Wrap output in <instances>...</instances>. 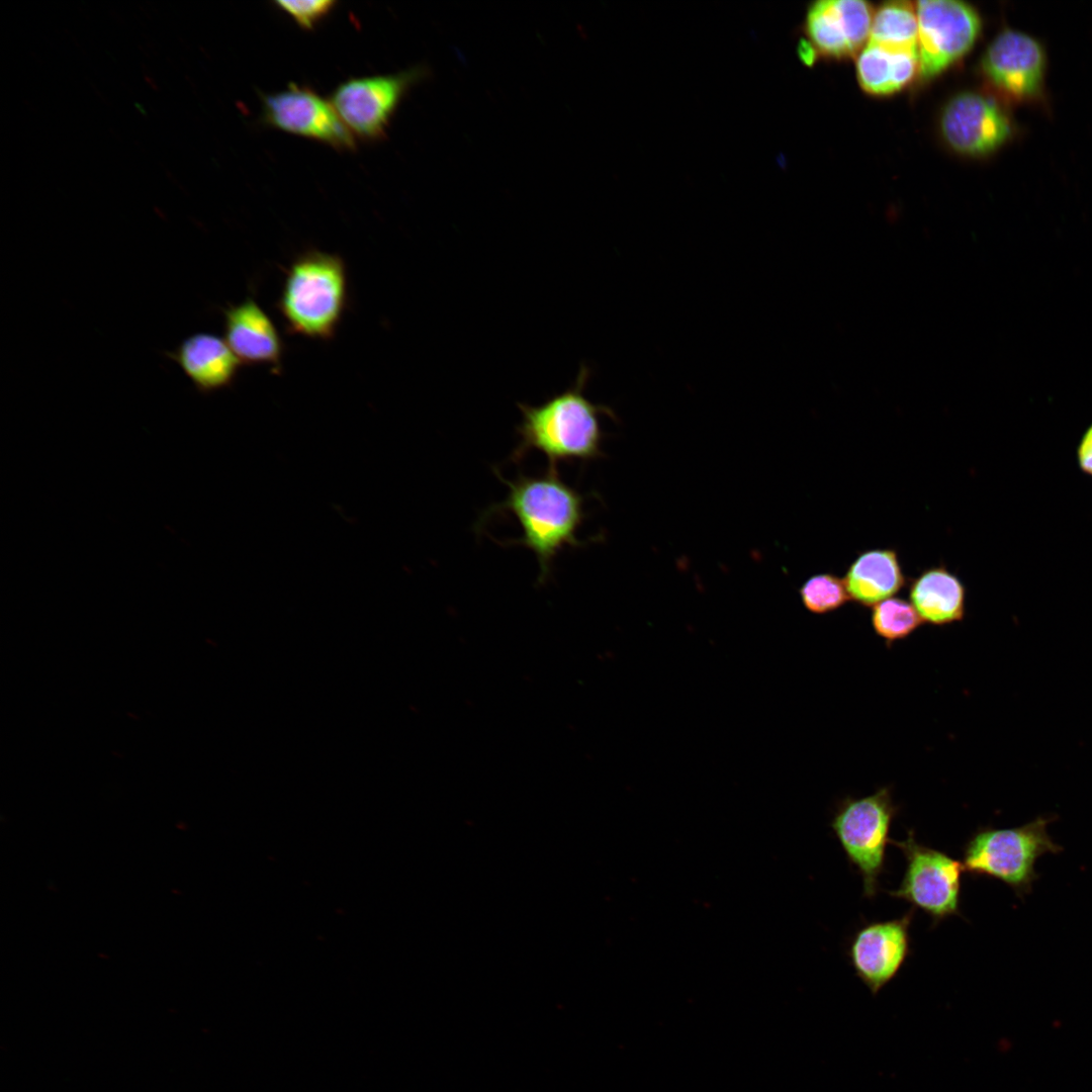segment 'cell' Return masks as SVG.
<instances>
[{
  "label": "cell",
  "mask_w": 1092,
  "mask_h": 1092,
  "mask_svg": "<svg viewBox=\"0 0 1092 1092\" xmlns=\"http://www.w3.org/2000/svg\"><path fill=\"white\" fill-rule=\"evenodd\" d=\"M494 472L509 492L502 503L489 508L482 519L505 512L517 519L522 536L512 540L511 544L523 545L535 554L540 568L538 582L544 583L560 551L584 545L577 538L585 519L584 495L567 484L557 468L548 467L538 475L520 474L515 480L505 479L496 469Z\"/></svg>",
  "instance_id": "obj_1"
},
{
  "label": "cell",
  "mask_w": 1092,
  "mask_h": 1092,
  "mask_svg": "<svg viewBox=\"0 0 1092 1092\" xmlns=\"http://www.w3.org/2000/svg\"><path fill=\"white\" fill-rule=\"evenodd\" d=\"M589 369L581 366L575 383L539 405L518 403L522 420L517 428L519 443L511 455L522 461L532 450L545 455L548 467L560 462L590 461L604 457L605 433L600 416L616 419L609 406L592 402L584 395Z\"/></svg>",
  "instance_id": "obj_2"
},
{
  "label": "cell",
  "mask_w": 1092,
  "mask_h": 1092,
  "mask_svg": "<svg viewBox=\"0 0 1092 1092\" xmlns=\"http://www.w3.org/2000/svg\"><path fill=\"white\" fill-rule=\"evenodd\" d=\"M346 305L347 271L340 256L312 250L291 263L277 302L289 333L330 340Z\"/></svg>",
  "instance_id": "obj_3"
},
{
  "label": "cell",
  "mask_w": 1092,
  "mask_h": 1092,
  "mask_svg": "<svg viewBox=\"0 0 1092 1092\" xmlns=\"http://www.w3.org/2000/svg\"><path fill=\"white\" fill-rule=\"evenodd\" d=\"M1052 821L1051 817H1038L1014 828H978L963 848L964 872L995 878L1018 896L1026 895L1037 879L1036 860L1062 850L1048 832Z\"/></svg>",
  "instance_id": "obj_4"
},
{
  "label": "cell",
  "mask_w": 1092,
  "mask_h": 1092,
  "mask_svg": "<svg viewBox=\"0 0 1092 1092\" xmlns=\"http://www.w3.org/2000/svg\"><path fill=\"white\" fill-rule=\"evenodd\" d=\"M898 812L889 787L860 797L844 798L836 807L830 826L849 863L861 876L863 895L871 899L879 890L886 867L891 826Z\"/></svg>",
  "instance_id": "obj_5"
},
{
  "label": "cell",
  "mask_w": 1092,
  "mask_h": 1092,
  "mask_svg": "<svg viewBox=\"0 0 1092 1092\" xmlns=\"http://www.w3.org/2000/svg\"><path fill=\"white\" fill-rule=\"evenodd\" d=\"M891 842L902 851L906 867L900 886L888 894L923 911L934 924L959 915L963 863L918 842L913 831Z\"/></svg>",
  "instance_id": "obj_6"
},
{
  "label": "cell",
  "mask_w": 1092,
  "mask_h": 1092,
  "mask_svg": "<svg viewBox=\"0 0 1092 1092\" xmlns=\"http://www.w3.org/2000/svg\"><path fill=\"white\" fill-rule=\"evenodd\" d=\"M421 75V69L414 68L396 74L350 78L334 89L330 101L355 138L379 142L386 136L404 94Z\"/></svg>",
  "instance_id": "obj_7"
},
{
  "label": "cell",
  "mask_w": 1092,
  "mask_h": 1092,
  "mask_svg": "<svg viewBox=\"0 0 1092 1092\" xmlns=\"http://www.w3.org/2000/svg\"><path fill=\"white\" fill-rule=\"evenodd\" d=\"M918 19V74L923 79L937 76L975 43L981 28L980 16L969 4L953 0H923L915 3Z\"/></svg>",
  "instance_id": "obj_8"
},
{
  "label": "cell",
  "mask_w": 1092,
  "mask_h": 1092,
  "mask_svg": "<svg viewBox=\"0 0 1092 1092\" xmlns=\"http://www.w3.org/2000/svg\"><path fill=\"white\" fill-rule=\"evenodd\" d=\"M261 97V118L266 125L337 151L355 150V136L330 99L311 88L289 83L285 89Z\"/></svg>",
  "instance_id": "obj_9"
},
{
  "label": "cell",
  "mask_w": 1092,
  "mask_h": 1092,
  "mask_svg": "<svg viewBox=\"0 0 1092 1092\" xmlns=\"http://www.w3.org/2000/svg\"><path fill=\"white\" fill-rule=\"evenodd\" d=\"M981 70L998 93L1014 101H1025L1041 91L1045 54L1032 36L1019 30L1004 29L985 51Z\"/></svg>",
  "instance_id": "obj_10"
},
{
  "label": "cell",
  "mask_w": 1092,
  "mask_h": 1092,
  "mask_svg": "<svg viewBox=\"0 0 1092 1092\" xmlns=\"http://www.w3.org/2000/svg\"><path fill=\"white\" fill-rule=\"evenodd\" d=\"M1012 131L1003 107L991 96L967 91L951 98L940 115V132L956 152L983 156L1001 147Z\"/></svg>",
  "instance_id": "obj_11"
},
{
  "label": "cell",
  "mask_w": 1092,
  "mask_h": 1092,
  "mask_svg": "<svg viewBox=\"0 0 1092 1092\" xmlns=\"http://www.w3.org/2000/svg\"><path fill=\"white\" fill-rule=\"evenodd\" d=\"M913 913L911 909L899 918L866 923L849 939L850 966L874 996L898 975L911 952Z\"/></svg>",
  "instance_id": "obj_12"
},
{
  "label": "cell",
  "mask_w": 1092,
  "mask_h": 1092,
  "mask_svg": "<svg viewBox=\"0 0 1092 1092\" xmlns=\"http://www.w3.org/2000/svg\"><path fill=\"white\" fill-rule=\"evenodd\" d=\"M874 11L860 0H820L807 9L805 39L815 51L830 58L859 53L870 38Z\"/></svg>",
  "instance_id": "obj_13"
},
{
  "label": "cell",
  "mask_w": 1092,
  "mask_h": 1092,
  "mask_svg": "<svg viewBox=\"0 0 1092 1092\" xmlns=\"http://www.w3.org/2000/svg\"><path fill=\"white\" fill-rule=\"evenodd\" d=\"M224 340L242 364L280 367L283 344L269 315L253 299L223 309Z\"/></svg>",
  "instance_id": "obj_14"
},
{
  "label": "cell",
  "mask_w": 1092,
  "mask_h": 1092,
  "mask_svg": "<svg viewBox=\"0 0 1092 1092\" xmlns=\"http://www.w3.org/2000/svg\"><path fill=\"white\" fill-rule=\"evenodd\" d=\"M166 355L203 394L231 386L242 365L225 340L211 333H195Z\"/></svg>",
  "instance_id": "obj_15"
},
{
  "label": "cell",
  "mask_w": 1092,
  "mask_h": 1092,
  "mask_svg": "<svg viewBox=\"0 0 1092 1092\" xmlns=\"http://www.w3.org/2000/svg\"><path fill=\"white\" fill-rule=\"evenodd\" d=\"M910 603L923 623L943 626L960 622L966 613V588L945 567L924 570L909 587Z\"/></svg>",
  "instance_id": "obj_16"
},
{
  "label": "cell",
  "mask_w": 1092,
  "mask_h": 1092,
  "mask_svg": "<svg viewBox=\"0 0 1092 1092\" xmlns=\"http://www.w3.org/2000/svg\"><path fill=\"white\" fill-rule=\"evenodd\" d=\"M843 581L850 600L873 608L896 595L905 577L895 550L873 549L855 558Z\"/></svg>",
  "instance_id": "obj_17"
},
{
  "label": "cell",
  "mask_w": 1092,
  "mask_h": 1092,
  "mask_svg": "<svg viewBox=\"0 0 1092 1092\" xmlns=\"http://www.w3.org/2000/svg\"><path fill=\"white\" fill-rule=\"evenodd\" d=\"M917 52L890 49L868 41L858 53L857 80L873 95H889L909 84L918 74Z\"/></svg>",
  "instance_id": "obj_18"
},
{
  "label": "cell",
  "mask_w": 1092,
  "mask_h": 1092,
  "mask_svg": "<svg viewBox=\"0 0 1092 1092\" xmlns=\"http://www.w3.org/2000/svg\"><path fill=\"white\" fill-rule=\"evenodd\" d=\"M869 41L895 50L918 53L916 5L893 1L881 5L873 15Z\"/></svg>",
  "instance_id": "obj_19"
},
{
  "label": "cell",
  "mask_w": 1092,
  "mask_h": 1092,
  "mask_svg": "<svg viewBox=\"0 0 1092 1092\" xmlns=\"http://www.w3.org/2000/svg\"><path fill=\"white\" fill-rule=\"evenodd\" d=\"M871 621L874 631L888 645L907 638L923 623L910 602L894 597L872 608Z\"/></svg>",
  "instance_id": "obj_20"
},
{
  "label": "cell",
  "mask_w": 1092,
  "mask_h": 1092,
  "mask_svg": "<svg viewBox=\"0 0 1092 1092\" xmlns=\"http://www.w3.org/2000/svg\"><path fill=\"white\" fill-rule=\"evenodd\" d=\"M799 594L803 606L817 615L835 611L850 600L843 578L831 573L811 576L800 587Z\"/></svg>",
  "instance_id": "obj_21"
},
{
  "label": "cell",
  "mask_w": 1092,
  "mask_h": 1092,
  "mask_svg": "<svg viewBox=\"0 0 1092 1092\" xmlns=\"http://www.w3.org/2000/svg\"><path fill=\"white\" fill-rule=\"evenodd\" d=\"M335 0H278L273 5L287 14L300 28L313 30L336 8Z\"/></svg>",
  "instance_id": "obj_22"
},
{
  "label": "cell",
  "mask_w": 1092,
  "mask_h": 1092,
  "mask_svg": "<svg viewBox=\"0 0 1092 1092\" xmlns=\"http://www.w3.org/2000/svg\"><path fill=\"white\" fill-rule=\"evenodd\" d=\"M1077 459L1081 470L1092 476V425L1086 430L1079 443Z\"/></svg>",
  "instance_id": "obj_23"
},
{
  "label": "cell",
  "mask_w": 1092,
  "mask_h": 1092,
  "mask_svg": "<svg viewBox=\"0 0 1092 1092\" xmlns=\"http://www.w3.org/2000/svg\"><path fill=\"white\" fill-rule=\"evenodd\" d=\"M146 80H147V82H148V83H149V84H150V85H151V86H152V87H153L154 89H156V90L158 89V87H157V85L155 84V82H154V81H153V80H152V79H151V78H150L149 76H146Z\"/></svg>",
  "instance_id": "obj_24"
}]
</instances>
